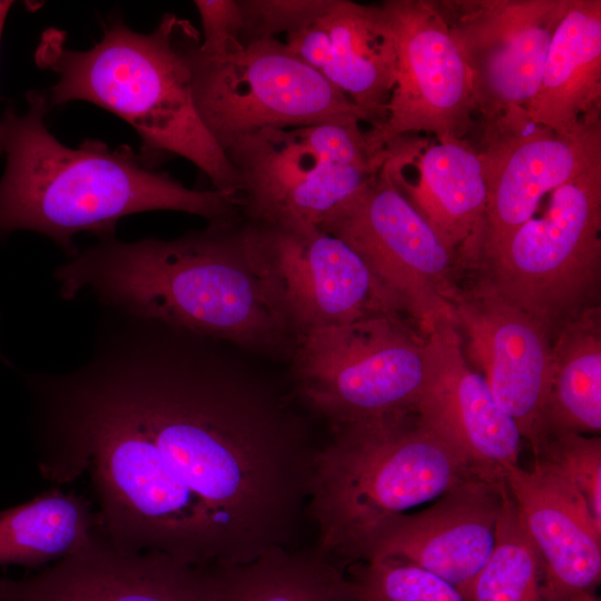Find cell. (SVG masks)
<instances>
[{
  "label": "cell",
  "mask_w": 601,
  "mask_h": 601,
  "mask_svg": "<svg viewBox=\"0 0 601 601\" xmlns=\"http://www.w3.org/2000/svg\"><path fill=\"white\" fill-rule=\"evenodd\" d=\"M223 344L104 308L87 362L39 383L40 473L88 474L111 545L199 569L294 548L318 446L292 400Z\"/></svg>",
  "instance_id": "cell-1"
},
{
  "label": "cell",
  "mask_w": 601,
  "mask_h": 601,
  "mask_svg": "<svg viewBox=\"0 0 601 601\" xmlns=\"http://www.w3.org/2000/svg\"><path fill=\"white\" fill-rule=\"evenodd\" d=\"M242 223L166 240H100L55 270L59 294L72 300L88 290L102 308L289 359L297 337L252 266Z\"/></svg>",
  "instance_id": "cell-2"
},
{
  "label": "cell",
  "mask_w": 601,
  "mask_h": 601,
  "mask_svg": "<svg viewBox=\"0 0 601 601\" xmlns=\"http://www.w3.org/2000/svg\"><path fill=\"white\" fill-rule=\"evenodd\" d=\"M28 110L7 109L0 120V236L18 229L50 238L69 258L72 237L90 233L114 238L117 223L131 214L176 210L209 223H235L242 216L234 197L215 189L184 186L158 171L130 146L111 149L98 139L62 145L45 125L50 108L45 92L27 95Z\"/></svg>",
  "instance_id": "cell-3"
},
{
  "label": "cell",
  "mask_w": 601,
  "mask_h": 601,
  "mask_svg": "<svg viewBox=\"0 0 601 601\" xmlns=\"http://www.w3.org/2000/svg\"><path fill=\"white\" fill-rule=\"evenodd\" d=\"M198 30L174 13L150 33L116 20L91 49L67 47L66 33L48 29L36 50L40 68L58 75L49 88L50 107L75 100L100 106L127 121L140 136V154L151 164L179 156L196 165L213 189L234 197L238 171L207 130L196 109L188 48Z\"/></svg>",
  "instance_id": "cell-4"
},
{
  "label": "cell",
  "mask_w": 601,
  "mask_h": 601,
  "mask_svg": "<svg viewBox=\"0 0 601 601\" xmlns=\"http://www.w3.org/2000/svg\"><path fill=\"white\" fill-rule=\"evenodd\" d=\"M475 476L485 477L415 411L332 425L307 503L315 549L347 571L392 520Z\"/></svg>",
  "instance_id": "cell-5"
},
{
  "label": "cell",
  "mask_w": 601,
  "mask_h": 601,
  "mask_svg": "<svg viewBox=\"0 0 601 601\" xmlns=\"http://www.w3.org/2000/svg\"><path fill=\"white\" fill-rule=\"evenodd\" d=\"M480 283L542 324L551 339L600 306L601 159L552 191L530 218L476 264Z\"/></svg>",
  "instance_id": "cell-6"
},
{
  "label": "cell",
  "mask_w": 601,
  "mask_h": 601,
  "mask_svg": "<svg viewBox=\"0 0 601 601\" xmlns=\"http://www.w3.org/2000/svg\"><path fill=\"white\" fill-rule=\"evenodd\" d=\"M359 124L268 128L230 141L224 151L240 178L243 219L318 226L386 159Z\"/></svg>",
  "instance_id": "cell-7"
},
{
  "label": "cell",
  "mask_w": 601,
  "mask_h": 601,
  "mask_svg": "<svg viewBox=\"0 0 601 601\" xmlns=\"http://www.w3.org/2000/svg\"><path fill=\"white\" fill-rule=\"evenodd\" d=\"M413 324L384 312L299 335L289 357L298 396L331 426L415 411L425 335Z\"/></svg>",
  "instance_id": "cell-8"
},
{
  "label": "cell",
  "mask_w": 601,
  "mask_h": 601,
  "mask_svg": "<svg viewBox=\"0 0 601 601\" xmlns=\"http://www.w3.org/2000/svg\"><path fill=\"white\" fill-rule=\"evenodd\" d=\"M200 35L188 48L196 109L224 148L235 138L268 128L366 121V114L278 38L209 56Z\"/></svg>",
  "instance_id": "cell-9"
},
{
  "label": "cell",
  "mask_w": 601,
  "mask_h": 601,
  "mask_svg": "<svg viewBox=\"0 0 601 601\" xmlns=\"http://www.w3.org/2000/svg\"><path fill=\"white\" fill-rule=\"evenodd\" d=\"M364 262L401 314L424 334L433 322H454L455 258L382 166L318 225Z\"/></svg>",
  "instance_id": "cell-10"
},
{
  "label": "cell",
  "mask_w": 601,
  "mask_h": 601,
  "mask_svg": "<svg viewBox=\"0 0 601 601\" xmlns=\"http://www.w3.org/2000/svg\"><path fill=\"white\" fill-rule=\"evenodd\" d=\"M242 234L256 275L296 337L397 312L361 257L319 226L243 219Z\"/></svg>",
  "instance_id": "cell-11"
},
{
  "label": "cell",
  "mask_w": 601,
  "mask_h": 601,
  "mask_svg": "<svg viewBox=\"0 0 601 601\" xmlns=\"http://www.w3.org/2000/svg\"><path fill=\"white\" fill-rule=\"evenodd\" d=\"M479 126L475 148L486 206L470 266L532 218L546 193L601 159V112L587 117L569 135L534 122L524 106H511Z\"/></svg>",
  "instance_id": "cell-12"
},
{
  "label": "cell",
  "mask_w": 601,
  "mask_h": 601,
  "mask_svg": "<svg viewBox=\"0 0 601 601\" xmlns=\"http://www.w3.org/2000/svg\"><path fill=\"white\" fill-rule=\"evenodd\" d=\"M395 51V85L384 122L366 130L380 148L426 131L437 141L465 140L477 111L464 59L435 0L381 3Z\"/></svg>",
  "instance_id": "cell-13"
},
{
  "label": "cell",
  "mask_w": 601,
  "mask_h": 601,
  "mask_svg": "<svg viewBox=\"0 0 601 601\" xmlns=\"http://www.w3.org/2000/svg\"><path fill=\"white\" fill-rule=\"evenodd\" d=\"M570 0H437L470 77L482 120L535 93Z\"/></svg>",
  "instance_id": "cell-14"
},
{
  "label": "cell",
  "mask_w": 601,
  "mask_h": 601,
  "mask_svg": "<svg viewBox=\"0 0 601 601\" xmlns=\"http://www.w3.org/2000/svg\"><path fill=\"white\" fill-rule=\"evenodd\" d=\"M452 306L469 357L535 454L550 387V335L540 322L481 283L460 289Z\"/></svg>",
  "instance_id": "cell-15"
},
{
  "label": "cell",
  "mask_w": 601,
  "mask_h": 601,
  "mask_svg": "<svg viewBox=\"0 0 601 601\" xmlns=\"http://www.w3.org/2000/svg\"><path fill=\"white\" fill-rule=\"evenodd\" d=\"M425 335V380L416 405L422 422L471 466L490 479L519 464L521 434L463 354L452 319L432 323Z\"/></svg>",
  "instance_id": "cell-16"
},
{
  "label": "cell",
  "mask_w": 601,
  "mask_h": 601,
  "mask_svg": "<svg viewBox=\"0 0 601 601\" xmlns=\"http://www.w3.org/2000/svg\"><path fill=\"white\" fill-rule=\"evenodd\" d=\"M506 492L504 480L471 477L428 508L392 520L365 561L387 558L414 564L453 584L469 600L494 548Z\"/></svg>",
  "instance_id": "cell-17"
},
{
  "label": "cell",
  "mask_w": 601,
  "mask_h": 601,
  "mask_svg": "<svg viewBox=\"0 0 601 601\" xmlns=\"http://www.w3.org/2000/svg\"><path fill=\"white\" fill-rule=\"evenodd\" d=\"M0 601H206L205 579L165 553L125 551L98 536L35 574L0 578Z\"/></svg>",
  "instance_id": "cell-18"
},
{
  "label": "cell",
  "mask_w": 601,
  "mask_h": 601,
  "mask_svg": "<svg viewBox=\"0 0 601 601\" xmlns=\"http://www.w3.org/2000/svg\"><path fill=\"white\" fill-rule=\"evenodd\" d=\"M300 60L380 127L395 85V51L381 4L332 0L329 8L284 41Z\"/></svg>",
  "instance_id": "cell-19"
},
{
  "label": "cell",
  "mask_w": 601,
  "mask_h": 601,
  "mask_svg": "<svg viewBox=\"0 0 601 601\" xmlns=\"http://www.w3.org/2000/svg\"><path fill=\"white\" fill-rule=\"evenodd\" d=\"M417 170L412 180L383 166L412 207L435 231L457 264H469L486 206L482 165L469 139L426 142L401 136L385 144Z\"/></svg>",
  "instance_id": "cell-20"
},
{
  "label": "cell",
  "mask_w": 601,
  "mask_h": 601,
  "mask_svg": "<svg viewBox=\"0 0 601 601\" xmlns=\"http://www.w3.org/2000/svg\"><path fill=\"white\" fill-rule=\"evenodd\" d=\"M520 521L546 566L553 601L592 592L601 578V532L580 499L549 475L503 470Z\"/></svg>",
  "instance_id": "cell-21"
},
{
  "label": "cell",
  "mask_w": 601,
  "mask_h": 601,
  "mask_svg": "<svg viewBox=\"0 0 601 601\" xmlns=\"http://www.w3.org/2000/svg\"><path fill=\"white\" fill-rule=\"evenodd\" d=\"M531 119L560 135L601 112V0H570L549 45Z\"/></svg>",
  "instance_id": "cell-22"
},
{
  "label": "cell",
  "mask_w": 601,
  "mask_h": 601,
  "mask_svg": "<svg viewBox=\"0 0 601 601\" xmlns=\"http://www.w3.org/2000/svg\"><path fill=\"white\" fill-rule=\"evenodd\" d=\"M203 571L206 601H353L347 571L316 549L276 546Z\"/></svg>",
  "instance_id": "cell-23"
},
{
  "label": "cell",
  "mask_w": 601,
  "mask_h": 601,
  "mask_svg": "<svg viewBox=\"0 0 601 601\" xmlns=\"http://www.w3.org/2000/svg\"><path fill=\"white\" fill-rule=\"evenodd\" d=\"M600 431L601 308L597 306L564 325L552 341L541 444L562 433Z\"/></svg>",
  "instance_id": "cell-24"
},
{
  "label": "cell",
  "mask_w": 601,
  "mask_h": 601,
  "mask_svg": "<svg viewBox=\"0 0 601 601\" xmlns=\"http://www.w3.org/2000/svg\"><path fill=\"white\" fill-rule=\"evenodd\" d=\"M98 536L92 502L55 487L0 511V565L55 563L87 549Z\"/></svg>",
  "instance_id": "cell-25"
},
{
  "label": "cell",
  "mask_w": 601,
  "mask_h": 601,
  "mask_svg": "<svg viewBox=\"0 0 601 601\" xmlns=\"http://www.w3.org/2000/svg\"><path fill=\"white\" fill-rule=\"evenodd\" d=\"M469 601H553L544 561L506 492L495 543L476 575Z\"/></svg>",
  "instance_id": "cell-26"
},
{
  "label": "cell",
  "mask_w": 601,
  "mask_h": 601,
  "mask_svg": "<svg viewBox=\"0 0 601 601\" xmlns=\"http://www.w3.org/2000/svg\"><path fill=\"white\" fill-rule=\"evenodd\" d=\"M534 469L574 493L601 532V439L575 432L545 439L534 454Z\"/></svg>",
  "instance_id": "cell-27"
},
{
  "label": "cell",
  "mask_w": 601,
  "mask_h": 601,
  "mask_svg": "<svg viewBox=\"0 0 601 601\" xmlns=\"http://www.w3.org/2000/svg\"><path fill=\"white\" fill-rule=\"evenodd\" d=\"M353 601H469L453 584L414 564L371 559L347 569Z\"/></svg>",
  "instance_id": "cell-28"
},
{
  "label": "cell",
  "mask_w": 601,
  "mask_h": 601,
  "mask_svg": "<svg viewBox=\"0 0 601 601\" xmlns=\"http://www.w3.org/2000/svg\"><path fill=\"white\" fill-rule=\"evenodd\" d=\"M332 4V0H240L244 46L259 40L293 33L313 22Z\"/></svg>",
  "instance_id": "cell-29"
},
{
  "label": "cell",
  "mask_w": 601,
  "mask_h": 601,
  "mask_svg": "<svg viewBox=\"0 0 601 601\" xmlns=\"http://www.w3.org/2000/svg\"><path fill=\"white\" fill-rule=\"evenodd\" d=\"M203 38L201 52L221 56L238 51L244 47L240 41L243 13L237 0H197Z\"/></svg>",
  "instance_id": "cell-30"
},
{
  "label": "cell",
  "mask_w": 601,
  "mask_h": 601,
  "mask_svg": "<svg viewBox=\"0 0 601 601\" xmlns=\"http://www.w3.org/2000/svg\"><path fill=\"white\" fill-rule=\"evenodd\" d=\"M12 4H13L12 1L0 0V39H1V33L4 27L8 12L10 8L12 7ZM0 155H1V151H0Z\"/></svg>",
  "instance_id": "cell-31"
},
{
  "label": "cell",
  "mask_w": 601,
  "mask_h": 601,
  "mask_svg": "<svg viewBox=\"0 0 601 601\" xmlns=\"http://www.w3.org/2000/svg\"><path fill=\"white\" fill-rule=\"evenodd\" d=\"M569 601H599L595 593L587 592V593H580L573 598H571Z\"/></svg>",
  "instance_id": "cell-32"
},
{
  "label": "cell",
  "mask_w": 601,
  "mask_h": 601,
  "mask_svg": "<svg viewBox=\"0 0 601 601\" xmlns=\"http://www.w3.org/2000/svg\"><path fill=\"white\" fill-rule=\"evenodd\" d=\"M0 359L3 361L4 363H8V361L4 358L1 352H0Z\"/></svg>",
  "instance_id": "cell-33"
}]
</instances>
